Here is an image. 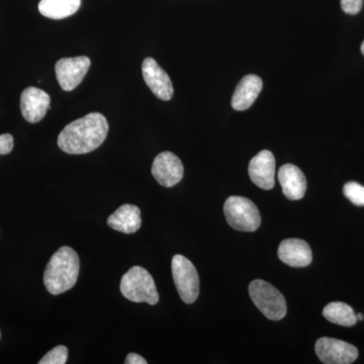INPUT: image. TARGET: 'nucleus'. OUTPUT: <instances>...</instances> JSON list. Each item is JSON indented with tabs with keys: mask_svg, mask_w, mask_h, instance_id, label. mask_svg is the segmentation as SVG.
<instances>
[{
	"mask_svg": "<svg viewBox=\"0 0 364 364\" xmlns=\"http://www.w3.org/2000/svg\"><path fill=\"white\" fill-rule=\"evenodd\" d=\"M109 123L100 112H91L67 124L58 136L60 149L81 155L97 150L107 139Z\"/></svg>",
	"mask_w": 364,
	"mask_h": 364,
	"instance_id": "1",
	"label": "nucleus"
},
{
	"mask_svg": "<svg viewBox=\"0 0 364 364\" xmlns=\"http://www.w3.org/2000/svg\"><path fill=\"white\" fill-rule=\"evenodd\" d=\"M80 262L77 253L63 246L54 253L44 273L46 289L53 296H58L71 289L77 282Z\"/></svg>",
	"mask_w": 364,
	"mask_h": 364,
	"instance_id": "2",
	"label": "nucleus"
},
{
	"mask_svg": "<svg viewBox=\"0 0 364 364\" xmlns=\"http://www.w3.org/2000/svg\"><path fill=\"white\" fill-rule=\"evenodd\" d=\"M119 289L124 298L134 303H147L154 306L159 301V294L152 275L141 267H132L124 273Z\"/></svg>",
	"mask_w": 364,
	"mask_h": 364,
	"instance_id": "3",
	"label": "nucleus"
},
{
	"mask_svg": "<svg viewBox=\"0 0 364 364\" xmlns=\"http://www.w3.org/2000/svg\"><path fill=\"white\" fill-rule=\"evenodd\" d=\"M249 294L255 306L267 318L282 320L287 315V303L284 294L269 282L255 279L249 286Z\"/></svg>",
	"mask_w": 364,
	"mask_h": 364,
	"instance_id": "4",
	"label": "nucleus"
},
{
	"mask_svg": "<svg viewBox=\"0 0 364 364\" xmlns=\"http://www.w3.org/2000/svg\"><path fill=\"white\" fill-rule=\"evenodd\" d=\"M228 224L237 231L254 232L260 227L261 217L255 203L243 196H230L224 205Z\"/></svg>",
	"mask_w": 364,
	"mask_h": 364,
	"instance_id": "5",
	"label": "nucleus"
},
{
	"mask_svg": "<svg viewBox=\"0 0 364 364\" xmlns=\"http://www.w3.org/2000/svg\"><path fill=\"white\" fill-rule=\"evenodd\" d=\"M172 275L177 291L186 304H193L200 294V277L195 265L184 256L174 255L171 263Z\"/></svg>",
	"mask_w": 364,
	"mask_h": 364,
	"instance_id": "6",
	"label": "nucleus"
},
{
	"mask_svg": "<svg viewBox=\"0 0 364 364\" xmlns=\"http://www.w3.org/2000/svg\"><path fill=\"white\" fill-rule=\"evenodd\" d=\"M316 354L326 364H350L358 358L355 346L342 340L323 337L316 342Z\"/></svg>",
	"mask_w": 364,
	"mask_h": 364,
	"instance_id": "7",
	"label": "nucleus"
},
{
	"mask_svg": "<svg viewBox=\"0 0 364 364\" xmlns=\"http://www.w3.org/2000/svg\"><path fill=\"white\" fill-rule=\"evenodd\" d=\"M90 59L86 56L62 58L55 65L56 78L64 91H72L85 79L90 70Z\"/></svg>",
	"mask_w": 364,
	"mask_h": 364,
	"instance_id": "8",
	"label": "nucleus"
},
{
	"mask_svg": "<svg viewBox=\"0 0 364 364\" xmlns=\"http://www.w3.org/2000/svg\"><path fill=\"white\" fill-rule=\"evenodd\" d=\"M151 172L160 186L164 188H173L181 181L184 167L181 160L176 154L165 151L155 158Z\"/></svg>",
	"mask_w": 364,
	"mask_h": 364,
	"instance_id": "9",
	"label": "nucleus"
},
{
	"mask_svg": "<svg viewBox=\"0 0 364 364\" xmlns=\"http://www.w3.org/2000/svg\"><path fill=\"white\" fill-rule=\"evenodd\" d=\"M51 98L46 91L40 88H26L21 95V111L26 122L37 124L44 119L49 109Z\"/></svg>",
	"mask_w": 364,
	"mask_h": 364,
	"instance_id": "10",
	"label": "nucleus"
},
{
	"mask_svg": "<svg viewBox=\"0 0 364 364\" xmlns=\"http://www.w3.org/2000/svg\"><path fill=\"white\" fill-rule=\"evenodd\" d=\"M142 74L146 85L155 97L165 102L171 100L173 97V85H172L171 79L154 59L144 60Z\"/></svg>",
	"mask_w": 364,
	"mask_h": 364,
	"instance_id": "11",
	"label": "nucleus"
},
{
	"mask_svg": "<svg viewBox=\"0 0 364 364\" xmlns=\"http://www.w3.org/2000/svg\"><path fill=\"white\" fill-rule=\"evenodd\" d=\"M249 176L258 188L269 191L275 183V158L270 151L263 150L249 163Z\"/></svg>",
	"mask_w": 364,
	"mask_h": 364,
	"instance_id": "12",
	"label": "nucleus"
},
{
	"mask_svg": "<svg viewBox=\"0 0 364 364\" xmlns=\"http://www.w3.org/2000/svg\"><path fill=\"white\" fill-rule=\"evenodd\" d=\"M277 254L282 262L291 267H306L313 260L310 246L301 239H287L282 241Z\"/></svg>",
	"mask_w": 364,
	"mask_h": 364,
	"instance_id": "13",
	"label": "nucleus"
},
{
	"mask_svg": "<svg viewBox=\"0 0 364 364\" xmlns=\"http://www.w3.org/2000/svg\"><path fill=\"white\" fill-rule=\"evenodd\" d=\"M279 181L282 186V193L289 200H299L305 196L306 177L296 165L286 164L280 167Z\"/></svg>",
	"mask_w": 364,
	"mask_h": 364,
	"instance_id": "14",
	"label": "nucleus"
},
{
	"mask_svg": "<svg viewBox=\"0 0 364 364\" xmlns=\"http://www.w3.org/2000/svg\"><path fill=\"white\" fill-rule=\"evenodd\" d=\"M262 87V80L257 75L249 74L242 78L232 97L231 104L235 111H246L251 107Z\"/></svg>",
	"mask_w": 364,
	"mask_h": 364,
	"instance_id": "15",
	"label": "nucleus"
},
{
	"mask_svg": "<svg viewBox=\"0 0 364 364\" xmlns=\"http://www.w3.org/2000/svg\"><path fill=\"white\" fill-rule=\"evenodd\" d=\"M142 224L140 208L136 205H121L107 219V225L112 229L124 234H133L139 231Z\"/></svg>",
	"mask_w": 364,
	"mask_h": 364,
	"instance_id": "16",
	"label": "nucleus"
},
{
	"mask_svg": "<svg viewBox=\"0 0 364 364\" xmlns=\"http://www.w3.org/2000/svg\"><path fill=\"white\" fill-rule=\"evenodd\" d=\"M81 6V0H41L39 11L51 20H63L73 16Z\"/></svg>",
	"mask_w": 364,
	"mask_h": 364,
	"instance_id": "17",
	"label": "nucleus"
},
{
	"mask_svg": "<svg viewBox=\"0 0 364 364\" xmlns=\"http://www.w3.org/2000/svg\"><path fill=\"white\" fill-rule=\"evenodd\" d=\"M323 316L329 322L343 326V327H352L358 322L353 309L342 301H333L328 304L323 310Z\"/></svg>",
	"mask_w": 364,
	"mask_h": 364,
	"instance_id": "18",
	"label": "nucleus"
},
{
	"mask_svg": "<svg viewBox=\"0 0 364 364\" xmlns=\"http://www.w3.org/2000/svg\"><path fill=\"white\" fill-rule=\"evenodd\" d=\"M343 193L353 205L364 207V186L361 184L354 181L347 182L343 186Z\"/></svg>",
	"mask_w": 364,
	"mask_h": 364,
	"instance_id": "19",
	"label": "nucleus"
},
{
	"mask_svg": "<svg viewBox=\"0 0 364 364\" xmlns=\"http://www.w3.org/2000/svg\"><path fill=\"white\" fill-rule=\"evenodd\" d=\"M68 359V349L63 345L55 347L41 359L40 364H65Z\"/></svg>",
	"mask_w": 364,
	"mask_h": 364,
	"instance_id": "20",
	"label": "nucleus"
},
{
	"mask_svg": "<svg viewBox=\"0 0 364 364\" xmlns=\"http://www.w3.org/2000/svg\"><path fill=\"white\" fill-rule=\"evenodd\" d=\"M363 6V0H341V7L345 14H358Z\"/></svg>",
	"mask_w": 364,
	"mask_h": 364,
	"instance_id": "21",
	"label": "nucleus"
},
{
	"mask_svg": "<svg viewBox=\"0 0 364 364\" xmlns=\"http://www.w3.org/2000/svg\"><path fill=\"white\" fill-rule=\"evenodd\" d=\"M14 136L11 134L0 135V155H7L14 149Z\"/></svg>",
	"mask_w": 364,
	"mask_h": 364,
	"instance_id": "22",
	"label": "nucleus"
},
{
	"mask_svg": "<svg viewBox=\"0 0 364 364\" xmlns=\"http://www.w3.org/2000/svg\"><path fill=\"white\" fill-rule=\"evenodd\" d=\"M126 364H147V360L136 353H130L124 360Z\"/></svg>",
	"mask_w": 364,
	"mask_h": 364,
	"instance_id": "23",
	"label": "nucleus"
},
{
	"mask_svg": "<svg viewBox=\"0 0 364 364\" xmlns=\"http://www.w3.org/2000/svg\"><path fill=\"white\" fill-rule=\"evenodd\" d=\"M356 318H358V321H363V314H358V315H356Z\"/></svg>",
	"mask_w": 364,
	"mask_h": 364,
	"instance_id": "24",
	"label": "nucleus"
},
{
	"mask_svg": "<svg viewBox=\"0 0 364 364\" xmlns=\"http://www.w3.org/2000/svg\"><path fill=\"white\" fill-rule=\"evenodd\" d=\"M361 52H363V54L364 55V41L363 45H361Z\"/></svg>",
	"mask_w": 364,
	"mask_h": 364,
	"instance_id": "25",
	"label": "nucleus"
},
{
	"mask_svg": "<svg viewBox=\"0 0 364 364\" xmlns=\"http://www.w3.org/2000/svg\"><path fill=\"white\" fill-rule=\"evenodd\" d=\"M0 336H1V334H0Z\"/></svg>",
	"mask_w": 364,
	"mask_h": 364,
	"instance_id": "26",
	"label": "nucleus"
}]
</instances>
